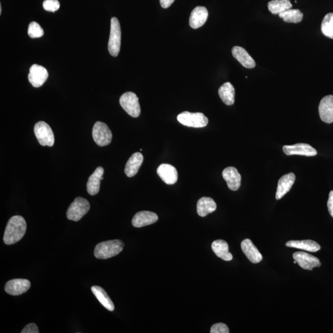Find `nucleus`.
Segmentation results:
<instances>
[{
  "label": "nucleus",
  "mask_w": 333,
  "mask_h": 333,
  "mask_svg": "<svg viewBox=\"0 0 333 333\" xmlns=\"http://www.w3.org/2000/svg\"><path fill=\"white\" fill-rule=\"evenodd\" d=\"M27 230L25 219L20 215H15L9 220L5 231L4 241L6 244L16 243L23 238Z\"/></svg>",
  "instance_id": "obj_1"
},
{
  "label": "nucleus",
  "mask_w": 333,
  "mask_h": 333,
  "mask_svg": "<svg viewBox=\"0 0 333 333\" xmlns=\"http://www.w3.org/2000/svg\"><path fill=\"white\" fill-rule=\"evenodd\" d=\"M124 247V242L119 239L101 242L95 248V256L100 259L113 258L122 252Z\"/></svg>",
  "instance_id": "obj_2"
},
{
  "label": "nucleus",
  "mask_w": 333,
  "mask_h": 333,
  "mask_svg": "<svg viewBox=\"0 0 333 333\" xmlns=\"http://www.w3.org/2000/svg\"><path fill=\"white\" fill-rule=\"evenodd\" d=\"M121 45V29L118 18L114 17L110 20V31L108 50L114 57H118Z\"/></svg>",
  "instance_id": "obj_3"
},
{
  "label": "nucleus",
  "mask_w": 333,
  "mask_h": 333,
  "mask_svg": "<svg viewBox=\"0 0 333 333\" xmlns=\"http://www.w3.org/2000/svg\"><path fill=\"white\" fill-rule=\"evenodd\" d=\"M178 121L185 126L193 128H203L208 124L209 120L201 113H192L185 111L177 116Z\"/></svg>",
  "instance_id": "obj_4"
},
{
  "label": "nucleus",
  "mask_w": 333,
  "mask_h": 333,
  "mask_svg": "<svg viewBox=\"0 0 333 333\" xmlns=\"http://www.w3.org/2000/svg\"><path fill=\"white\" fill-rule=\"evenodd\" d=\"M90 208V203L86 199L76 198L67 211V217L72 221H79L89 211Z\"/></svg>",
  "instance_id": "obj_5"
},
{
  "label": "nucleus",
  "mask_w": 333,
  "mask_h": 333,
  "mask_svg": "<svg viewBox=\"0 0 333 333\" xmlns=\"http://www.w3.org/2000/svg\"><path fill=\"white\" fill-rule=\"evenodd\" d=\"M120 104L128 115L132 118H138L141 113L139 99L135 93L127 92L120 98Z\"/></svg>",
  "instance_id": "obj_6"
},
{
  "label": "nucleus",
  "mask_w": 333,
  "mask_h": 333,
  "mask_svg": "<svg viewBox=\"0 0 333 333\" xmlns=\"http://www.w3.org/2000/svg\"><path fill=\"white\" fill-rule=\"evenodd\" d=\"M34 133L40 145L43 147H52L54 143V136L48 124L40 121L35 125Z\"/></svg>",
  "instance_id": "obj_7"
},
{
  "label": "nucleus",
  "mask_w": 333,
  "mask_h": 333,
  "mask_svg": "<svg viewBox=\"0 0 333 333\" xmlns=\"http://www.w3.org/2000/svg\"><path fill=\"white\" fill-rule=\"evenodd\" d=\"M92 135L95 142L99 147H105L112 141L113 134L106 124L96 122L93 126Z\"/></svg>",
  "instance_id": "obj_8"
},
{
  "label": "nucleus",
  "mask_w": 333,
  "mask_h": 333,
  "mask_svg": "<svg viewBox=\"0 0 333 333\" xmlns=\"http://www.w3.org/2000/svg\"><path fill=\"white\" fill-rule=\"evenodd\" d=\"M28 78L32 86L39 88L42 86L48 77V72L43 66L34 64L31 67Z\"/></svg>",
  "instance_id": "obj_9"
},
{
  "label": "nucleus",
  "mask_w": 333,
  "mask_h": 333,
  "mask_svg": "<svg viewBox=\"0 0 333 333\" xmlns=\"http://www.w3.org/2000/svg\"><path fill=\"white\" fill-rule=\"evenodd\" d=\"M283 152L288 156L292 155H300L308 157L315 156L317 151L311 145L306 143H297L294 145H285L283 148Z\"/></svg>",
  "instance_id": "obj_10"
},
{
  "label": "nucleus",
  "mask_w": 333,
  "mask_h": 333,
  "mask_svg": "<svg viewBox=\"0 0 333 333\" xmlns=\"http://www.w3.org/2000/svg\"><path fill=\"white\" fill-rule=\"evenodd\" d=\"M31 282L26 279L10 280L5 285V290L12 296H19L27 292L31 288Z\"/></svg>",
  "instance_id": "obj_11"
},
{
  "label": "nucleus",
  "mask_w": 333,
  "mask_h": 333,
  "mask_svg": "<svg viewBox=\"0 0 333 333\" xmlns=\"http://www.w3.org/2000/svg\"><path fill=\"white\" fill-rule=\"evenodd\" d=\"M293 258L303 269L312 270L314 268L319 267L321 266L319 259L304 252L294 253Z\"/></svg>",
  "instance_id": "obj_12"
},
{
  "label": "nucleus",
  "mask_w": 333,
  "mask_h": 333,
  "mask_svg": "<svg viewBox=\"0 0 333 333\" xmlns=\"http://www.w3.org/2000/svg\"><path fill=\"white\" fill-rule=\"evenodd\" d=\"M319 115L321 121L326 124L333 122V96L328 95L321 99L319 107Z\"/></svg>",
  "instance_id": "obj_13"
},
{
  "label": "nucleus",
  "mask_w": 333,
  "mask_h": 333,
  "mask_svg": "<svg viewBox=\"0 0 333 333\" xmlns=\"http://www.w3.org/2000/svg\"><path fill=\"white\" fill-rule=\"evenodd\" d=\"M222 176L226 181L228 186L231 190L237 191L241 186V176L237 169L233 166L225 169Z\"/></svg>",
  "instance_id": "obj_14"
},
{
  "label": "nucleus",
  "mask_w": 333,
  "mask_h": 333,
  "mask_svg": "<svg viewBox=\"0 0 333 333\" xmlns=\"http://www.w3.org/2000/svg\"><path fill=\"white\" fill-rule=\"evenodd\" d=\"M157 174L160 179L168 185H174L177 182L178 172L173 165L162 163L157 169Z\"/></svg>",
  "instance_id": "obj_15"
},
{
  "label": "nucleus",
  "mask_w": 333,
  "mask_h": 333,
  "mask_svg": "<svg viewBox=\"0 0 333 333\" xmlns=\"http://www.w3.org/2000/svg\"><path fill=\"white\" fill-rule=\"evenodd\" d=\"M158 220V216L153 212L140 211L134 216L132 221L133 226L141 228L156 223Z\"/></svg>",
  "instance_id": "obj_16"
},
{
  "label": "nucleus",
  "mask_w": 333,
  "mask_h": 333,
  "mask_svg": "<svg viewBox=\"0 0 333 333\" xmlns=\"http://www.w3.org/2000/svg\"><path fill=\"white\" fill-rule=\"evenodd\" d=\"M208 15V11L205 7H196L189 17V25L194 29L202 27L205 24Z\"/></svg>",
  "instance_id": "obj_17"
},
{
  "label": "nucleus",
  "mask_w": 333,
  "mask_h": 333,
  "mask_svg": "<svg viewBox=\"0 0 333 333\" xmlns=\"http://www.w3.org/2000/svg\"><path fill=\"white\" fill-rule=\"evenodd\" d=\"M241 247L242 252L249 261L254 264L261 262L262 256L258 248L249 239H246L241 242Z\"/></svg>",
  "instance_id": "obj_18"
},
{
  "label": "nucleus",
  "mask_w": 333,
  "mask_h": 333,
  "mask_svg": "<svg viewBox=\"0 0 333 333\" xmlns=\"http://www.w3.org/2000/svg\"><path fill=\"white\" fill-rule=\"evenodd\" d=\"M296 180V176L294 174L290 173L283 175L277 183V190L276 192V199L280 200L284 196L288 193L293 186Z\"/></svg>",
  "instance_id": "obj_19"
},
{
  "label": "nucleus",
  "mask_w": 333,
  "mask_h": 333,
  "mask_svg": "<svg viewBox=\"0 0 333 333\" xmlns=\"http://www.w3.org/2000/svg\"><path fill=\"white\" fill-rule=\"evenodd\" d=\"M232 51L233 57L244 68L247 69L255 68V61L248 53L246 49L241 46H235L232 48Z\"/></svg>",
  "instance_id": "obj_20"
},
{
  "label": "nucleus",
  "mask_w": 333,
  "mask_h": 333,
  "mask_svg": "<svg viewBox=\"0 0 333 333\" xmlns=\"http://www.w3.org/2000/svg\"><path fill=\"white\" fill-rule=\"evenodd\" d=\"M104 169L102 166H98L93 174L90 175L87 182V191L92 196L98 193L100 188L101 180H103Z\"/></svg>",
  "instance_id": "obj_21"
},
{
  "label": "nucleus",
  "mask_w": 333,
  "mask_h": 333,
  "mask_svg": "<svg viewBox=\"0 0 333 333\" xmlns=\"http://www.w3.org/2000/svg\"><path fill=\"white\" fill-rule=\"evenodd\" d=\"M143 162L142 153H135L131 155L125 165V173L128 177H133L138 173L140 166Z\"/></svg>",
  "instance_id": "obj_22"
},
{
  "label": "nucleus",
  "mask_w": 333,
  "mask_h": 333,
  "mask_svg": "<svg viewBox=\"0 0 333 333\" xmlns=\"http://www.w3.org/2000/svg\"><path fill=\"white\" fill-rule=\"evenodd\" d=\"M212 249L216 256L226 261H230L233 259L232 254L229 252V244L226 241L218 239L212 244Z\"/></svg>",
  "instance_id": "obj_23"
},
{
  "label": "nucleus",
  "mask_w": 333,
  "mask_h": 333,
  "mask_svg": "<svg viewBox=\"0 0 333 333\" xmlns=\"http://www.w3.org/2000/svg\"><path fill=\"white\" fill-rule=\"evenodd\" d=\"M217 209V204L211 198L203 197L198 201L197 212L201 217H206L214 212Z\"/></svg>",
  "instance_id": "obj_24"
},
{
  "label": "nucleus",
  "mask_w": 333,
  "mask_h": 333,
  "mask_svg": "<svg viewBox=\"0 0 333 333\" xmlns=\"http://www.w3.org/2000/svg\"><path fill=\"white\" fill-rule=\"evenodd\" d=\"M218 95L222 101L227 106H232L235 103V90L232 84L225 83L219 88Z\"/></svg>",
  "instance_id": "obj_25"
},
{
  "label": "nucleus",
  "mask_w": 333,
  "mask_h": 333,
  "mask_svg": "<svg viewBox=\"0 0 333 333\" xmlns=\"http://www.w3.org/2000/svg\"><path fill=\"white\" fill-rule=\"evenodd\" d=\"M91 290L96 299L99 300L102 306H104L109 311H113L115 310V304H114L112 300H111L104 289L100 287V286H93Z\"/></svg>",
  "instance_id": "obj_26"
},
{
  "label": "nucleus",
  "mask_w": 333,
  "mask_h": 333,
  "mask_svg": "<svg viewBox=\"0 0 333 333\" xmlns=\"http://www.w3.org/2000/svg\"><path fill=\"white\" fill-rule=\"evenodd\" d=\"M286 246L312 253L317 252L321 249L320 245L312 240L290 241L286 242Z\"/></svg>",
  "instance_id": "obj_27"
},
{
  "label": "nucleus",
  "mask_w": 333,
  "mask_h": 333,
  "mask_svg": "<svg viewBox=\"0 0 333 333\" xmlns=\"http://www.w3.org/2000/svg\"><path fill=\"white\" fill-rule=\"evenodd\" d=\"M292 7L290 0H271L268 4V10L274 15L290 10Z\"/></svg>",
  "instance_id": "obj_28"
},
{
  "label": "nucleus",
  "mask_w": 333,
  "mask_h": 333,
  "mask_svg": "<svg viewBox=\"0 0 333 333\" xmlns=\"http://www.w3.org/2000/svg\"><path fill=\"white\" fill-rule=\"evenodd\" d=\"M280 18H282L285 22L288 23H299L302 21L303 19V14L299 10H286L282 13L279 14Z\"/></svg>",
  "instance_id": "obj_29"
},
{
  "label": "nucleus",
  "mask_w": 333,
  "mask_h": 333,
  "mask_svg": "<svg viewBox=\"0 0 333 333\" xmlns=\"http://www.w3.org/2000/svg\"><path fill=\"white\" fill-rule=\"evenodd\" d=\"M321 30L324 36L333 39V13L327 14L324 17Z\"/></svg>",
  "instance_id": "obj_30"
},
{
  "label": "nucleus",
  "mask_w": 333,
  "mask_h": 333,
  "mask_svg": "<svg viewBox=\"0 0 333 333\" xmlns=\"http://www.w3.org/2000/svg\"><path fill=\"white\" fill-rule=\"evenodd\" d=\"M28 34L29 37L35 38L42 37L44 34L43 29L36 22H32L29 25Z\"/></svg>",
  "instance_id": "obj_31"
},
{
  "label": "nucleus",
  "mask_w": 333,
  "mask_h": 333,
  "mask_svg": "<svg viewBox=\"0 0 333 333\" xmlns=\"http://www.w3.org/2000/svg\"><path fill=\"white\" fill-rule=\"evenodd\" d=\"M43 7L46 11L54 12L59 10L60 4L58 0H45L43 3Z\"/></svg>",
  "instance_id": "obj_32"
},
{
  "label": "nucleus",
  "mask_w": 333,
  "mask_h": 333,
  "mask_svg": "<svg viewBox=\"0 0 333 333\" xmlns=\"http://www.w3.org/2000/svg\"><path fill=\"white\" fill-rule=\"evenodd\" d=\"M211 333H229L230 330L226 324L218 323L214 324L210 328Z\"/></svg>",
  "instance_id": "obj_33"
},
{
  "label": "nucleus",
  "mask_w": 333,
  "mask_h": 333,
  "mask_svg": "<svg viewBox=\"0 0 333 333\" xmlns=\"http://www.w3.org/2000/svg\"><path fill=\"white\" fill-rule=\"evenodd\" d=\"M22 333H39V328L35 323L28 324L22 329Z\"/></svg>",
  "instance_id": "obj_34"
},
{
  "label": "nucleus",
  "mask_w": 333,
  "mask_h": 333,
  "mask_svg": "<svg viewBox=\"0 0 333 333\" xmlns=\"http://www.w3.org/2000/svg\"><path fill=\"white\" fill-rule=\"evenodd\" d=\"M327 206H328V209L330 215L333 218V191H331L329 192V198L328 201V203H327Z\"/></svg>",
  "instance_id": "obj_35"
},
{
  "label": "nucleus",
  "mask_w": 333,
  "mask_h": 333,
  "mask_svg": "<svg viewBox=\"0 0 333 333\" xmlns=\"http://www.w3.org/2000/svg\"><path fill=\"white\" fill-rule=\"evenodd\" d=\"M175 0H160V4L163 8H168L173 4Z\"/></svg>",
  "instance_id": "obj_36"
},
{
  "label": "nucleus",
  "mask_w": 333,
  "mask_h": 333,
  "mask_svg": "<svg viewBox=\"0 0 333 333\" xmlns=\"http://www.w3.org/2000/svg\"><path fill=\"white\" fill-rule=\"evenodd\" d=\"M2 6L0 5V14H2Z\"/></svg>",
  "instance_id": "obj_37"
}]
</instances>
